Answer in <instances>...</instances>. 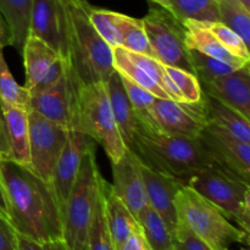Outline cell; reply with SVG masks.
Masks as SVG:
<instances>
[{
    "label": "cell",
    "mask_w": 250,
    "mask_h": 250,
    "mask_svg": "<svg viewBox=\"0 0 250 250\" xmlns=\"http://www.w3.org/2000/svg\"><path fill=\"white\" fill-rule=\"evenodd\" d=\"M0 181L7 220L17 234L38 242L62 239L61 209L51 183L11 159H0Z\"/></svg>",
    "instance_id": "1"
},
{
    "label": "cell",
    "mask_w": 250,
    "mask_h": 250,
    "mask_svg": "<svg viewBox=\"0 0 250 250\" xmlns=\"http://www.w3.org/2000/svg\"><path fill=\"white\" fill-rule=\"evenodd\" d=\"M67 19V62L80 85L106 82L114 72L112 49L89 20L87 0H63Z\"/></svg>",
    "instance_id": "2"
},
{
    "label": "cell",
    "mask_w": 250,
    "mask_h": 250,
    "mask_svg": "<svg viewBox=\"0 0 250 250\" xmlns=\"http://www.w3.org/2000/svg\"><path fill=\"white\" fill-rule=\"evenodd\" d=\"M132 151L146 165L186 183L192 176L216 164L198 138L150 131L139 125Z\"/></svg>",
    "instance_id": "3"
},
{
    "label": "cell",
    "mask_w": 250,
    "mask_h": 250,
    "mask_svg": "<svg viewBox=\"0 0 250 250\" xmlns=\"http://www.w3.org/2000/svg\"><path fill=\"white\" fill-rule=\"evenodd\" d=\"M178 221L185 224L211 250H229L232 244H249V233L234 226L231 220L216 207L183 186L175 198Z\"/></svg>",
    "instance_id": "4"
},
{
    "label": "cell",
    "mask_w": 250,
    "mask_h": 250,
    "mask_svg": "<svg viewBox=\"0 0 250 250\" xmlns=\"http://www.w3.org/2000/svg\"><path fill=\"white\" fill-rule=\"evenodd\" d=\"M100 177L95 146H93L83 156L80 172L61 210L62 241L68 250H87L88 232L97 204Z\"/></svg>",
    "instance_id": "5"
},
{
    "label": "cell",
    "mask_w": 250,
    "mask_h": 250,
    "mask_svg": "<svg viewBox=\"0 0 250 250\" xmlns=\"http://www.w3.org/2000/svg\"><path fill=\"white\" fill-rule=\"evenodd\" d=\"M75 129L99 143L111 164L124 156L127 148L112 114L106 82L81 85Z\"/></svg>",
    "instance_id": "6"
},
{
    "label": "cell",
    "mask_w": 250,
    "mask_h": 250,
    "mask_svg": "<svg viewBox=\"0 0 250 250\" xmlns=\"http://www.w3.org/2000/svg\"><path fill=\"white\" fill-rule=\"evenodd\" d=\"M187 186L216 205L239 229L250 231V187L248 181L214 165L187 181Z\"/></svg>",
    "instance_id": "7"
},
{
    "label": "cell",
    "mask_w": 250,
    "mask_h": 250,
    "mask_svg": "<svg viewBox=\"0 0 250 250\" xmlns=\"http://www.w3.org/2000/svg\"><path fill=\"white\" fill-rule=\"evenodd\" d=\"M142 22L156 60L194 75L182 22L163 7H151Z\"/></svg>",
    "instance_id": "8"
},
{
    "label": "cell",
    "mask_w": 250,
    "mask_h": 250,
    "mask_svg": "<svg viewBox=\"0 0 250 250\" xmlns=\"http://www.w3.org/2000/svg\"><path fill=\"white\" fill-rule=\"evenodd\" d=\"M78 82L70 66L54 84L29 95L28 109L67 129H75L78 110Z\"/></svg>",
    "instance_id": "9"
},
{
    "label": "cell",
    "mask_w": 250,
    "mask_h": 250,
    "mask_svg": "<svg viewBox=\"0 0 250 250\" xmlns=\"http://www.w3.org/2000/svg\"><path fill=\"white\" fill-rule=\"evenodd\" d=\"M28 122L29 166L44 181L51 183L54 167L67 141L68 129L29 109Z\"/></svg>",
    "instance_id": "10"
},
{
    "label": "cell",
    "mask_w": 250,
    "mask_h": 250,
    "mask_svg": "<svg viewBox=\"0 0 250 250\" xmlns=\"http://www.w3.org/2000/svg\"><path fill=\"white\" fill-rule=\"evenodd\" d=\"M21 56L26 73L23 87L29 95L50 87L67 70V60L59 51L31 34L24 42Z\"/></svg>",
    "instance_id": "11"
},
{
    "label": "cell",
    "mask_w": 250,
    "mask_h": 250,
    "mask_svg": "<svg viewBox=\"0 0 250 250\" xmlns=\"http://www.w3.org/2000/svg\"><path fill=\"white\" fill-rule=\"evenodd\" d=\"M153 112L160 131L173 136L198 138L208 125L204 94L195 103L155 98Z\"/></svg>",
    "instance_id": "12"
},
{
    "label": "cell",
    "mask_w": 250,
    "mask_h": 250,
    "mask_svg": "<svg viewBox=\"0 0 250 250\" xmlns=\"http://www.w3.org/2000/svg\"><path fill=\"white\" fill-rule=\"evenodd\" d=\"M199 139L216 165L249 182L250 143L239 141L212 125L204 127Z\"/></svg>",
    "instance_id": "13"
},
{
    "label": "cell",
    "mask_w": 250,
    "mask_h": 250,
    "mask_svg": "<svg viewBox=\"0 0 250 250\" xmlns=\"http://www.w3.org/2000/svg\"><path fill=\"white\" fill-rule=\"evenodd\" d=\"M28 34L45 42L67 60V19L63 0H32Z\"/></svg>",
    "instance_id": "14"
},
{
    "label": "cell",
    "mask_w": 250,
    "mask_h": 250,
    "mask_svg": "<svg viewBox=\"0 0 250 250\" xmlns=\"http://www.w3.org/2000/svg\"><path fill=\"white\" fill-rule=\"evenodd\" d=\"M137 163L144 183L148 205H150L160 215L171 233L175 236L178 225L175 198L178 190L187 183L180 178L149 167L138 156H137Z\"/></svg>",
    "instance_id": "15"
},
{
    "label": "cell",
    "mask_w": 250,
    "mask_h": 250,
    "mask_svg": "<svg viewBox=\"0 0 250 250\" xmlns=\"http://www.w3.org/2000/svg\"><path fill=\"white\" fill-rule=\"evenodd\" d=\"M93 146L94 141L89 136L76 129H68L67 141L56 161L51 178V186L61 210L80 172L83 156Z\"/></svg>",
    "instance_id": "16"
},
{
    "label": "cell",
    "mask_w": 250,
    "mask_h": 250,
    "mask_svg": "<svg viewBox=\"0 0 250 250\" xmlns=\"http://www.w3.org/2000/svg\"><path fill=\"white\" fill-rule=\"evenodd\" d=\"M111 167L112 193L137 219L141 210L148 204L144 183L137 163V155L129 149H126L124 156L117 163L111 164Z\"/></svg>",
    "instance_id": "17"
},
{
    "label": "cell",
    "mask_w": 250,
    "mask_h": 250,
    "mask_svg": "<svg viewBox=\"0 0 250 250\" xmlns=\"http://www.w3.org/2000/svg\"><path fill=\"white\" fill-rule=\"evenodd\" d=\"M202 90L208 95L238 111L250 120V67L237 68L227 75L210 82L200 83Z\"/></svg>",
    "instance_id": "18"
},
{
    "label": "cell",
    "mask_w": 250,
    "mask_h": 250,
    "mask_svg": "<svg viewBox=\"0 0 250 250\" xmlns=\"http://www.w3.org/2000/svg\"><path fill=\"white\" fill-rule=\"evenodd\" d=\"M5 121L9 143V159L29 166V122L28 109L21 106L0 105Z\"/></svg>",
    "instance_id": "19"
},
{
    "label": "cell",
    "mask_w": 250,
    "mask_h": 250,
    "mask_svg": "<svg viewBox=\"0 0 250 250\" xmlns=\"http://www.w3.org/2000/svg\"><path fill=\"white\" fill-rule=\"evenodd\" d=\"M106 88L115 121L119 127L125 146L131 150L137 129L139 127V121L137 119L133 107H132L131 102L127 97L126 89L122 84L117 71H114L107 78Z\"/></svg>",
    "instance_id": "20"
},
{
    "label": "cell",
    "mask_w": 250,
    "mask_h": 250,
    "mask_svg": "<svg viewBox=\"0 0 250 250\" xmlns=\"http://www.w3.org/2000/svg\"><path fill=\"white\" fill-rule=\"evenodd\" d=\"M103 193H104V209L107 229L111 234L115 249L117 250L134 231L141 227L126 205L112 193L111 185H109L104 178H103Z\"/></svg>",
    "instance_id": "21"
},
{
    "label": "cell",
    "mask_w": 250,
    "mask_h": 250,
    "mask_svg": "<svg viewBox=\"0 0 250 250\" xmlns=\"http://www.w3.org/2000/svg\"><path fill=\"white\" fill-rule=\"evenodd\" d=\"M186 28V44L189 50L199 51L208 56L217 59L233 68H241L249 65L242 59L234 56L231 51L227 50L207 28L203 27L199 21L194 20H185L182 21Z\"/></svg>",
    "instance_id": "22"
},
{
    "label": "cell",
    "mask_w": 250,
    "mask_h": 250,
    "mask_svg": "<svg viewBox=\"0 0 250 250\" xmlns=\"http://www.w3.org/2000/svg\"><path fill=\"white\" fill-rule=\"evenodd\" d=\"M204 94L208 125L217 127L236 137L239 141L250 143V120L244 117L229 105L215 99L211 95Z\"/></svg>",
    "instance_id": "23"
},
{
    "label": "cell",
    "mask_w": 250,
    "mask_h": 250,
    "mask_svg": "<svg viewBox=\"0 0 250 250\" xmlns=\"http://www.w3.org/2000/svg\"><path fill=\"white\" fill-rule=\"evenodd\" d=\"M32 0H0V15L4 19L9 36V45L22 55L28 37Z\"/></svg>",
    "instance_id": "24"
},
{
    "label": "cell",
    "mask_w": 250,
    "mask_h": 250,
    "mask_svg": "<svg viewBox=\"0 0 250 250\" xmlns=\"http://www.w3.org/2000/svg\"><path fill=\"white\" fill-rule=\"evenodd\" d=\"M137 221L150 250H175V236L150 205L141 210Z\"/></svg>",
    "instance_id": "25"
},
{
    "label": "cell",
    "mask_w": 250,
    "mask_h": 250,
    "mask_svg": "<svg viewBox=\"0 0 250 250\" xmlns=\"http://www.w3.org/2000/svg\"><path fill=\"white\" fill-rule=\"evenodd\" d=\"M112 63H114V70L117 71L121 75H125L127 78L138 84L139 87L144 88L156 98H164V99H170L168 95L160 88V85L146 72L142 70L136 62L129 59L126 49L122 46H116L112 49Z\"/></svg>",
    "instance_id": "26"
},
{
    "label": "cell",
    "mask_w": 250,
    "mask_h": 250,
    "mask_svg": "<svg viewBox=\"0 0 250 250\" xmlns=\"http://www.w3.org/2000/svg\"><path fill=\"white\" fill-rule=\"evenodd\" d=\"M121 82L124 84L125 89H126L127 97H128L129 102H131L132 107H133L136 116L138 119L139 125L142 127L150 131H160L158 124L155 121L153 112L154 102H155V95L151 94L144 88L139 87L134 82H132L129 78H127L125 75L119 73Z\"/></svg>",
    "instance_id": "27"
},
{
    "label": "cell",
    "mask_w": 250,
    "mask_h": 250,
    "mask_svg": "<svg viewBox=\"0 0 250 250\" xmlns=\"http://www.w3.org/2000/svg\"><path fill=\"white\" fill-rule=\"evenodd\" d=\"M87 250H116L111 234L106 224L104 209V193H103V177L99 181V190H98L97 204H95L94 215L92 224L88 232Z\"/></svg>",
    "instance_id": "28"
},
{
    "label": "cell",
    "mask_w": 250,
    "mask_h": 250,
    "mask_svg": "<svg viewBox=\"0 0 250 250\" xmlns=\"http://www.w3.org/2000/svg\"><path fill=\"white\" fill-rule=\"evenodd\" d=\"M171 12L181 22L185 20L194 21H220V0H168Z\"/></svg>",
    "instance_id": "29"
},
{
    "label": "cell",
    "mask_w": 250,
    "mask_h": 250,
    "mask_svg": "<svg viewBox=\"0 0 250 250\" xmlns=\"http://www.w3.org/2000/svg\"><path fill=\"white\" fill-rule=\"evenodd\" d=\"M124 14L90 7L89 20L100 37L111 49L121 46Z\"/></svg>",
    "instance_id": "30"
},
{
    "label": "cell",
    "mask_w": 250,
    "mask_h": 250,
    "mask_svg": "<svg viewBox=\"0 0 250 250\" xmlns=\"http://www.w3.org/2000/svg\"><path fill=\"white\" fill-rule=\"evenodd\" d=\"M4 48L0 45V105L21 106L28 109L29 93L20 85L12 76L4 58Z\"/></svg>",
    "instance_id": "31"
},
{
    "label": "cell",
    "mask_w": 250,
    "mask_h": 250,
    "mask_svg": "<svg viewBox=\"0 0 250 250\" xmlns=\"http://www.w3.org/2000/svg\"><path fill=\"white\" fill-rule=\"evenodd\" d=\"M220 22L236 32L247 45H250V11L239 0H220Z\"/></svg>",
    "instance_id": "32"
},
{
    "label": "cell",
    "mask_w": 250,
    "mask_h": 250,
    "mask_svg": "<svg viewBox=\"0 0 250 250\" xmlns=\"http://www.w3.org/2000/svg\"><path fill=\"white\" fill-rule=\"evenodd\" d=\"M121 46L131 53L142 54V55L155 59V54L149 43L142 19H133L125 15L124 22H122Z\"/></svg>",
    "instance_id": "33"
},
{
    "label": "cell",
    "mask_w": 250,
    "mask_h": 250,
    "mask_svg": "<svg viewBox=\"0 0 250 250\" xmlns=\"http://www.w3.org/2000/svg\"><path fill=\"white\" fill-rule=\"evenodd\" d=\"M204 28H207L225 48L231 51L234 56L250 62L249 46L234 31L220 21H199Z\"/></svg>",
    "instance_id": "34"
},
{
    "label": "cell",
    "mask_w": 250,
    "mask_h": 250,
    "mask_svg": "<svg viewBox=\"0 0 250 250\" xmlns=\"http://www.w3.org/2000/svg\"><path fill=\"white\" fill-rule=\"evenodd\" d=\"M189 51L190 60H192L193 68H194V75L197 76L200 83L210 82L215 78L221 77V76H225L236 70L232 66L227 65V63L217 60V59L211 58V56H208L195 50Z\"/></svg>",
    "instance_id": "35"
},
{
    "label": "cell",
    "mask_w": 250,
    "mask_h": 250,
    "mask_svg": "<svg viewBox=\"0 0 250 250\" xmlns=\"http://www.w3.org/2000/svg\"><path fill=\"white\" fill-rule=\"evenodd\" d=\"M165 70L167 72L168 77L175 83L176 88L178 89L181 97L185 102L195 103L202 99V85H200L197 76L193 75L192 72L182 70V68L173 67V66L165 65Z\"/></svg>",
    "instance_id": "36"
},
{
    "label": "cell",
    "mask_w": 250,
    "mask_h": 250,
    "mask_svg": "<svg viewBox=\"0 0 250 250\" xmlns=\"http://www.w3.org/2000/svg\"><path fill=\"white\" fill-rule=\"evenodd\" d=\"M175 250H211L185 224L178 221L175 234Z\"/></svg>",
    "instance_id": "37"
},
{
    "label": "cell",
    "mask_w": 250,
    "mask_h": 250,
    "mask_svg": "<svg viewBox=\"0 0 250 250\" xmlns=\"http://www.w3.org/2000/svg\"><path fill=\"white\" fill-rule=\"evenodd\" d=\"M19 250H68L62 239L38 242L17 234Z\"/></svg>",
    "instance_id": "38"
},
{
    "label": "cell",
    "mask_w": 250,
    "mask_h": 250,
    "mask_svg": "<svg viewBox=\"0 0 250 250\" xmlns=\"http://www.w3.org/2000/svg\"><path fill=\"white\" fill-rule=\"evenodd\" d=\"M0 250H19L17 232L9 220L0 214Z\"/></svg>",
    "instance_id": "39"
},
{
    "label": "cell",
    "mask_w": 250,
    "mask_h": 250,
    "mask_svg": "<svg viewBox=\"0 0 250 250\" xmlns=\"http://www.w3.org/2000/svg\"><path fill=\"white\" fill-rule=\"evenodd\" d=\"M117 250H150V248L142 233V229H139L134 231Z\"/></svg>",
    "instance_id": "40"
},
{
    "label": "cell",
    "mask_w": 250,
    "mask_h": 250,
    "mask_svg": "<svg viewBox=\"0 0 250 250\" xmlns=\"http://www.w3.org/2000/svg\"><path fill=\"white\" fill-rule=\"evenodd\" d=\"M9 143H7L6 127H5L4 117L0 111V159H9Z\"/></svg>",
    "instance_id": "41"
},
{
    "label": "cell",
    "mask_w": 250,
    "mask_h": 250,
    "mask_svg": "<svg viewBox=\"0 0 250 250\" xmlns=\"http://www.w3.org/2000/svg\"><path fill=\"white\" fill-rule=\"evenodd\" d=\"M0 45H9V36H7V28L5 26V22L0 17Z\"/></svg>",
    "instance_id": "42"
},
{
    "label": "cell",
    "mask_w": 250,
    "mask_h": 250,
    "mask_svg": "<svg viewBox=\"0 0 250 250\" xmlns=\"http://www.w3.org/2000/svg\"><path fill=\"white\" fill-rule=\"evenodd\" d=\"M0 212H1V214L7 219L6 197H5V192H4V188H2L1 181H0Z\"/></svg>",
    "instance_id": "43"
},
{
    "label": "cell",
    "mask_w": 250,
    "mask_h": 250,
    "mask_svg": "<svg viewBox=\"0 0 250 250\" xmlns=\"http://www.w3.org/2000/svg\"><path fill=\"white\" fill-rule=\"evenodd\" d=\"M149 1L154 2V4L159 5L160 7H163V9L167 10V11L171 12V5H170V1L168 0H149ZM172 14V12H171Z\"/></svg>",
    "instance_id": "44"
},
{
    "label": "cell",
    "mask_w": 250,
    "mask_h": 250,
    "mask_svg": "<svg viewBox=\"0 0 250 250\" xmlns=\"http://www.w3.org/2000/svg\"><path fill=\"white\" fill-rule=\"evenodd\" d=\"M239 1L242 2V5H243L247 10H249L250 11V0H239Z\"/></svg>",
    "instance_id": "45"
},
{
    "label": "cell",
    "mask_w": 250,
    "mask_h": 250,
    "mask_svg": "<svg viewBox=\"0 0 250 250\" xmlns=\"http://www.w3.org/2000/svg\"><path fill=\"white\" fill-rule=\"evenodd\" d=\"M241 250H249V249L248 248H242Z\"/></svg>",
    "instance_id": "46"
},
{
    "label": "cell",
    "mask_w": 250,
    "mask_h": 250,
    "mask_svg": "<svg viewBox=\"0 0 250 250\" xmlns=\"http://www.w3.org/2000/svg\"><path fill=\"white\" fill-rule=\"evenodd\" d=\"M0 214H1V212H0ZM1 215H2V214H1Z\"/></svg>",
    "instance_id": "47"
}]
</instances>
